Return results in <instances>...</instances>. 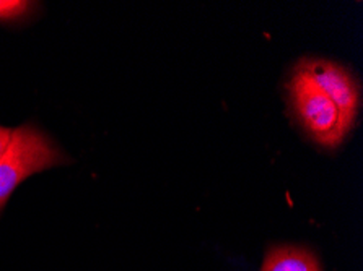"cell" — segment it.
<instances>
[{
  "label": "cell",
  "mask_w": 363,
  "mask_h": 271,
  "mask_svg": "<svg viewBox=\"0 0 363 271\" xmlns=\"http://www.w3.org/2000/svg\"><path fill=\"white\" fill-rule=\"evenodd\" d=\"M67 163V158L49 138L33 125L12 132V140L0 156V209L30 175Z\"/></svg>",
  "instance_id": "cell-1"
},
{
  "label": "cell",
  "mask_w": 363,
  "mask_h": 271,
  "mask_svg": "<svg viewBox=\"0 0 363 271\" xmlns=\"http://www.w3.org/2000/svg\"><path fill=\"white\" fill-rule=\"evenodd\" d=\"M290 96L300 122L313 140L331 149L344 142L337 108L306 70L298 67L291 76Z\"/></svg>",
  "instance_id": "cell-2"
},
{
  "label": "cell",
  "mask_w": 363,
  "mask_h": 271,
  "mask_svg": "<svg viewBox=\"0 0 363 271\" xmlns=\"http://www.w3.org/2000/svg\"><path fill=\"white\" fill-rule=\"evenodd\" d=\"M335 104L340 115V134L345 138L355 124L360 108V86L347 69L323 59H308L298 65Z\"/></svg>",
  "instance_id": "cell-3"
},
{
  "label": "cell",
  "mask_w": 363,
  "mask_h": 271,
  "mask_svg": "<svg viewBox=\"0 0 363 271\" xmlns=\"http://www.w3.org/2000/svg\"><path fill=\"white\" fill-rule=\"evenodd\" d=\"M261 271H323L315 253L301 247H274L264 258Z\"/></svg>",
  "instance_id": "cell-4"
},
{
  "label": "cell",
  "mask_w": 363,
  "mask_h": 271,
  "mask_svg": "<svg viewBox=\"0 0 363 271\" xmlns=\"http://www.w3.org/2000/svg\"><path fill=\"white\" fill-rule=\"evenodd\" d=\"M30 2L25 0H0V21H12L25 16L31 8Z\"/></svg>",
  "instance_id": "cell-5"
},
{
  "label": "cell",
  "mask_w": 363,
  "mask_h": 271,
  "mask_svg": "<svg viewBox=\"0 0 363 271\" xmlns=\"http://www.w3.org/2000/svg\"><path fill=\"white\" fill-rule=\"evenodd\" d=\"M12 132L13 130L7 129V127L0 125V156H2V153L7 149L10 140H12Z\"/></svg>",
  "instance_id": "cell-6"
}]
</instances>
